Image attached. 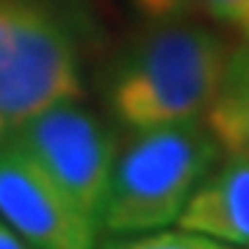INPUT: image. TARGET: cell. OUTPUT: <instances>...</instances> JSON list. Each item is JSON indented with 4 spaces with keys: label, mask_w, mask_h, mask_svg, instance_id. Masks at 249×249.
Returning <instances> with one entry per match:
<instances>
[{
    "label": "cell",
    "mask_w": 249,
    "mask_h": 249,
    "mask_svg": "<svg viewBox=\"0 0 249 249\" xmlns=\"http://www.w3.org/2000/svg\"><path fill=\"white\" fill-rule=\"evenodd\" d=\"M232 45L194 19H150L114 58L106 103L127 130L205 119L219 94Z\"/></svg>",
    "instance_id": "6da1fadb"
},
{
    "label": "cell",
    "mask_w": 249,
    "mask_h": 249,
    "mask_svg": "<svg viewBox=\"0 0 249 249\" xmlns=\"http://www.w3.org/2000/svg\"><path fill=\"white\" fill-rule=\"evenodd\" d=\"M219 152L205 119L130 130L116 142L100 227L111 235L169 227Z\"/></svg>",
    "instance_id": "7a4b0ae2"
},
{
    "label": "cell",
    "mask_w": 249,
    "mask_h": 249,
    "mask_svg": "<svg viewBox=\"0 0 249 249\" xmlns=\"http://www.w3.org/2000/svg\"><path fill=\"white\" fill-rule=\"evenodd\" d=\"M83 97L80 28L67 0H0V139Z\"/></svg>",
    "instance_id": "3957f363"
},
{
    "label": "cell",
    "mask_w": 249,
    "mask_h": 249,
    "mask_svg": "<svg viewBox=\"0 0 249 249\" xmlns=\"http://www.w3.org/2000/svg\"><path fill=\"white\" fill-rule=\"evenodd\" d=\"M9 136L100 224L116 139L97 114L83 108L80 100H64L25 119Z\"/></svg>",
    "instance_id": "277c9868"
},
{
    "label": "cell",
    "mask_w": 249,
    "mask_h": 249,
    "mask_svg": "<svg viewBox=\"0 0 249 249\" xmlns=\"http://www.w3.org/2000/svg\"><path fill=\"white\" fill-rule=\"evenodd\" d=\"M0 219L39 249H94L100 232L11 136L0 139Z\"/></svg>",
    "instance_id": "5b68a950"
},
{
    "label": "cell",
    "mask_w": 249,
    "mask_h": 249,
    "mask_svg": "<svg viewBox=\"0 0 249 249\" xmlns=\"http://www.w3.org/2000/svg\"><path fill=\"white\" fill-rule=\"evenodd\" d=\"M183 230L249 247V150H222L178 216Z\"/></svg>",
    "instance_id": "8992f818"
},
{
    "label": "cell",
    "mask_w": 249,
    "mask_h": 249,
    "mask_svg": "<svg viewBox=\"0 0 249 249\" xmlns=\"http://www.w3.org/2000/svg\"><path fill=\"white\" fill-rule=\"evenodd\" d=\"M205 124L222 150H249V39L232 45L219 94L205 114Z\"/></svg>",
    "instance_id": "52a82bcc"
},
{
    "label": "cell",
    "mask_w": 249,
    "mask_h": 249,
    "mask_svg": "<svg viewBox=\"0 0 249 249\" xmlns=\"http://www.w3.org/2000/svg\"><path fill=\"white\" fill-rule=\"evenodd\" d=\"M103 249H232L230 244L213 241L202 235V232L191 230H147V232H130V235H119V238L108 241Z\"/></svg>",
    "instance_id": "ba28073f"
},
{
    "label": "cell",
    "mask_w": 249,
    "mask_h": 249,
    "mask_svg": "<svg viewBox=\"0 0 249 249\" xmlns=\"http://www.w3.org/2000/svg\"><path fill=\"white\" fill-rule=\"evenodd\" d=\"M238 39H249V0H191Z\"/></svg>",
    "instance_id": "9c48e42d"
},
{
    "label": "cell",
    "mask_w": 249,
    "mask_h": 249,
    "mask_svg": "<svg viewBox=\"0 0 249 249\" xmlns=\"http://www.w3.org/2000/svg\"><path fill=\"white\" fill-rule=\"evenodd\" d=\"M188 3H191V0H130V6H133L142 17H147V19L178 17Z\"/></svg>",
    "instance_id": "30bf717a"
},
{
    "label": "cell",
    "mask_w": 249,
    "mask_h": 249,
    "mask_svg": "<svg viewBox=\"0 0 249 249\" xmlns=\"http://www.w3.org/2000/svg\"><path fill=\"white\" fill-rule=\"evenodd\" d=\"M0 249H39V247H34V244L28 238H22L11 224H6L0 219Z\"/></svg>",
    "instance_id": "8fae6325"
}]
</instances>
